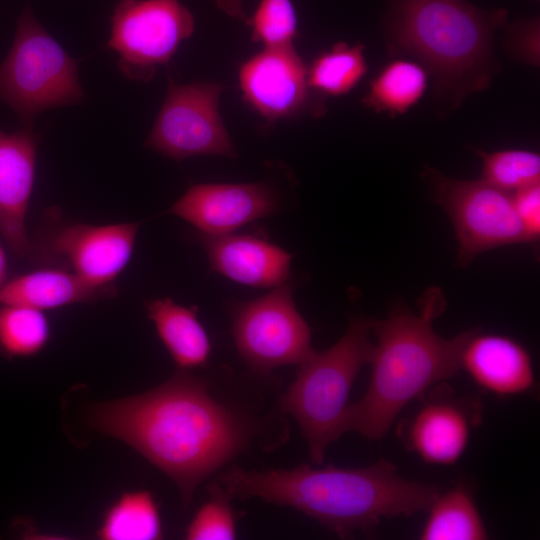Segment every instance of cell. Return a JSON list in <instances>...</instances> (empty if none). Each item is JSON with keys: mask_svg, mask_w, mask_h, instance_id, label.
Here are the masks:
<instances>
[{"mask_svg": "<svg viewBox=\"0 0 540 540\" xmlns=\"http://www.w3.org/2000/svg\"><path fill=\"white\" fill-rule=\"evenodd\" d=\"M432 197L448 214L458 242V264L468 266L485 251L528 243L515 212L511 193L482 179L448 177L426 166L422 173Z\"/></svg>", "mask_w": 540, "mask_h": 540, "instance_id": "cell-7", "label": "cell"}, {"mask_svg": "<svg viewBox=\"0 0 540 540\" xmlns=\"http://www.w3.org/2000/svg\"><path fill=\"white\" fill-rule=\"evenodd\" d=\"M370 334L369 318H354L334 345L298 365L294 381L279 397L280 410L296 420L313 464L321 465L329 445L343 434L352 386L371 358Z\"/></svg>", "mask_w": 540, "mask_h": 540, "instance_id": "cell-5", "label": "cell"}, {"mask_svg": "<svg viewBox=\"0 0 540 540\" xmlns=\"http://www.w3.org/2000/svg\"><path fill=\"white\" fill-rule=\"evenodd\" d=\"M417 411L399 425L407 449L431 465L455 464L464 454L472 430L480 423L477 399L455 396L447 386L429 391Z\"/></svg>", "mask_w": 540, "mask_h": 540, "instance_id": "cell-13", "label": "cell"}, {"mask_svg": "<svg viewBox=\"0 0 540 540\" xmlns=\"http://www.w3.org/2000/svg\"><path fill=\"white\" fill-rule=\"evenodd\" d=\"M50 326L44 311L0 303V353L8 358L34 356L44 349Z\"/></svg>", "mask_w": 540, "mask_h": 540, "instance_id": "cell-24", "label": "cell"}, {"mask_svg": "<svg viewBox=\"0 0 540 540\" xmlns=\"http://www.w3.org/2000/svg\"><path fill=\"white\" fill-rule=\"evenodd\" d=\"M139 226L136 222L50 223L30 240L28 255L45 267L72 272L98 288L116 291L115 280L132 258Z\"/></svg>", "mask_w": 540, "mask_h": 540, "instance_id": "cell-9", "label": "cell"}, {"mask_svg": "<svg viewBox=\"0 0 540 540\" xmlns=\"http://www.w3.org/2000/svg\"><path fill=\"white\" fill-rule=\"evenodd\" d=\"M307 68L293 45L264 48L239 69L243 98L268 122L321 115L324 98L309 87Z\"/></svg>", "mask_w": 540, "mask_h": 540, "instance_id": "cell-12", "label": "cell"}, {"mask_svg": "<svg viewBox=\"0 0 540 540\" xmlns=\"http://www.w3.org/2000/svg\"><path fill=\"white\" fill-rule=\"evenodd\" d=\"M115 294L116 291L98 288L72 272L46 267L7 280L0 287V303L45 311Z\"/></svg>", "mask_w": 540, "mask_h": 540, "instance_id": "cell-18", "label": "cell"}, {"mask_svg": "<svg viewBox=\"0 0 540 540\" xmlns=\"http://www.w3.org/2000/svg\"><path fill=\"white\" fill-rule=\"evenodd\" d=\"M278 197L265 183H208L190 187L169 213L194 225L203 234H228L273 214Z\"/></svg>", "mask_w": 540, "mask_h": 540, "instance_id": "cell-14", "label": "cell"}, {"mask_svg": "<svg viewBox=\"0 0 540 540\" xmlns=\"http://www.w3.org/2000/svg\"><path fill=\"white\" fill-rule=\"evenodd\" d=\"M505 46L518 61L538 66L540 60L539 19H523L511 24L507 28Z\"/></svg>", "mask_w": 540, "mask_h": 540, "instance_id": "cell-28", "label": "cell"}, {"mask_svg": "<svg viewBox=\"0 0 540 540\" xmlns=\"http://www.w3.org/2000/svg\"><path fill=\"white\" fill-rule=\"evenodd\" d=\"M418 307L415 314L404 303H396L386 319L369 318L371 333L377 339L369 361L371 378L362 398L348 405L343 434L355 432L370 440L382 439L410 402L460 370L462 348L475 329L451 339L436 333L433 321L447 307L437 286L423 293Z\"/></svg>", "mask_w": 540, "mask_h": 540, "instance_id": "cell-3", "label": "cell"}, {"mask_svg": "<svg viewBox=\"0 0 540 540\" xmlns=\"http://www.w3.org/2000/svg\"><path fill=\"white\" fill-rule=\"evenodd\" d=\"M97 537L102 540H157L163 537L158 504L150 491L123 493L106 511Z\"/></svg>", "mask_w": 540, "mask_h": 540, "instance_id": "cell-22", "label": "cell"}, {"mask_svg": "<svg viewBox=\"0 0 540 540\" xmlns=\"http://www.w3.org/2000/svg\"><path fill=\"white\" fill-rule=\"evenodd\" d=\"M428 76L425 68L416 61H390L371 80L362 103L377 113L404 114L424 95Z\"/></svg>", "mask_w": 540, "mask_h": 540, "instance_id": "cell-21", "label": "cell"}, {"mask_svg": "<svg viewBox=\"0 0 540 540\" xmlns=\"http://www.w3.org/2000/svg\"><path fill=\"white\" fill-rule=\"evenodd\" d=\"M224 87L218 83H175L169 78L164 102L144 146L176 161L200 156L235 157L219 113Z\"/></svg>", "mask_w": 540, "mask_h": 540, "instance_id": "cell-11", "label": "cell"}, {"mask_svg": "<svg viewBox=\"0 0 540 540\" xmlns=\"http://www.w3.org/2000/svg\"><path fill=\"white\" fill-rule=\"evenodd\" d=\"M194 28L192 13L179 0H120L111 17L108 47L118 53L126 77L147 82Z\"/></svg>", "mask_w": 540, "mask_h": 540, "instance_id": "cell-10", "label": "cell"}, {"mask_svg": "<svg viewBox=\"0 0 540 540\" xmlns=\"http://www.w3.org/2000/svg\"><path fill=\"white\" fill-rule=\"evenodd\" d=\"M145 305L149 319L178 369L191 371L204 367L210 357L211 343L197 318V308L179 305L168 297L150 300Z\"/></svg>", "mask_w": 540, "mask_h": 540, "instance_id": "cell-19", "label": "cell"}, {"mask_svg": "<svg viewBox=\"0 0 540 540\" xmlns=\"http://www.w3.org/2000/svg\"><path fill=\"white\" fill-rule=\"evenodd\" d=\"M292 285L231 310V329L239 355L259 375L285 365H299L313 352L311 329L297 310Z\"/></svg>", "mask_w": 540, "mask_h": 540, "instance_id": "cell-8", "label": "cell"}, {"mask_svg": "<svg viewBox=\"0 0 540 540\" xmlns=\"http://www.w3.org/2000/svg\"><path fill=\"white\" fill-rule=\"evenodd\" d=\"M217 7L228 16L238 20H245L242 0H214Z\"/></svg>", "mask_w": 540, "mask_h": 540, "instance_id": "cell-30", "label": "cell"}, {"mask_svg": "<svg viewBox=\"0 0 540 540\" xmlns=\"http://www.w3.org/2000/svg\"><path fill=\"white\" fill-rule=\"evenodd\" d=\"M246 22L252 30V41L264 44L265 48L293 45L297 35V17L291 0H261Z\"/></svg>", "mask_w": 540, "mask_h": 540, "instance_id": "cell-27", "label": "cell"}, {"mask_svg": "<svg viewBox=\"0 0 540 540\" xmlns=\"http://www.w3.org/2000/svg\"><path fill=\"white\" fill-rule=\"evenodd\" d=\"M515 212L528 243L540 236V183H535L511 193Z\"/></svg>", "mask_w": 540, "mask_h": 540, "instance_id": "cell-29", "label": "cell"}, {"mask_svg": "<svg viewBox=\"0 0 540 540\" xmlns=\"http://www.w3.org/2000/svg\"><path fill=\"white\" fill-rule=\"evenodd\" d=\"M35 167L34 136L27 131H0V233L18 256L28 255L30 250L25 221Z\"/></svg>", "mask_w": 540, "mask_h": 540, "instance_id": "cell-16", "label": "cell"}, {"mask_svg": "<svg viewBox=\"0 0 540 540\" xmlns=\"http://www.w3.org/2000/svg\"><path fill=\"white\" fill-rule=\"evenodd\" d=\"M89 420L166 474L185 507L210 475L252 448L279 447L289 434L281 416L256 413L182 369L152 390L95 405Z\"/></svg>", "mask_w": 540, "mask_h": 540, "instance_id": "cell-1", "label": "cell"}, {"mask_svg": "<svg viewBox=\"0 0 540 540\" xmlns=\"http://www.w3.org/2000/svg\"><path fill=\"white\" fill-rule=\"evenodd\" d=\"M7 281V259L0 245V287Z\"/></svg>", "mask_w": 540, "mask_h": 540, "instance_id": "cell-31", "label": "cell"}, {"mask_svg": "<svg viewBox=\"0 0 540 540\" xmlns=\"http://www.w3.org/2000/svg\"><path fill=\"white\" fill-rule=\"evenodd\" d=\"M460 370L479 387L497 396L521 395L535 387L528 350L513 338L482 334L478 328L462 348Z\"/></svg>", "mask_w": 540, "mask_h": 540, "instance_id": "cell-15", "label": "cell"}, {"mask_svg": "<svg viewBox=\"0 0 540 540\" xmlns=\"http://www.w3.org/2000/svg\"><path fill=\"white\" fill-rule=\"evenodd\" d=\"M216 481L232 499L292 507L343 539L384 519L427 511L440 492L433 484L403 478L385 459L361 468L303 463L258 471L233 465Z\"/></svg>", "mask_w": 540, "mask_h": 540, "instance_id": "cell-2", "label": "cell"}, {"mask_svg": "<svg viewBox=\"0 0 540 540\" xmlns=\"http://www.w3.org/2000/svg\"><path fill=\"white\" fill-rule=\"evenodd\" d=\"M364 48L361 43L350 46L339 42L320 53L307 68L309 87L320 95L350 92L368 70Z\"/></svg>", "mask_w": 540, "mask_h": 540, "instance_id": "cell-23", "label": "cell"}, {"mask_svg": "<svg viewBox=\"0 0 540 540\" xmlns=\"http://www.w3.org/2000/svg\"><path fill=\"white\" fill-rule=\"evenodd\" d=\"M0 99L27 123L47 109L84 99L77 62L29 5L18 18L12 47L0 65Z\"/></svg>", "mask_w": 540, "mask_h": 540, "instance_id": "cell-6", "label": "cell"}, {"mask_svg": "<svg viewBox=\"0 0 540 540\" xmlns=\"http://www.w3.org/2000/svg\"><path fill=\"white\" fill-rule=\"evenodd\" d=\"M208 499L195 513L185 530L188 540H232L236 538V519L232 499L215 480L208 487Z\"/></svg>", "mask_w": 540, "mask_h": 540, "instance_id": "cell-26", "label": "cell"}, {"mask_svg": "<svg viewBox=\"0 0 540 540\" xmlns=\"http://www.w3.org/2000/svg\"><path fill=\"white\" fill-rule=\"evenodd\" d=\"M213 271L238 283L274 288L286 283L292 255L266 240L236 234L200 237Z\"/></svg>", "mask_w": 540, "mask_h": 540, "instance_id": "cell-17", "label": "cell"}, {"mask_svg": "<svg viewBox=\"0 0 540 540\" xmlns=\"http://www.w3.org/2000/svg\"><path fill=\"white\" fill-rule=\"evenodd\" d=\"M505 9L483 10L465 0H387L384 34L393 55H407L433 77L446 112L489 87L498 64L493 38Z\"/></svg>", "mask_w": 540, "mask_h": 540, "instance_id": "cell-4", "label": "cell"}, {"mask_svg": "<svg viewBox=\"0 0 540 540\" xmlns=\"http://www.w3.org/2000/svg\"><path fill=\"white\" fill-rule=\"evenodd\" d=\"M420 532L422 540H484L489 534L471 490L457 484L439 492Z\"/></svg>", "mask_w": 540, "mask_h": 540, "instance_id": "cell-20", "label": "cell"}, {"mask_svg": "<svg viewBox=\"0 0 540 540\" xmlns=\"http://www.w3.org/2000/svg\"><path fill=\"white\" fill-rule=\"evenodd\" d=\"M475 151L482 159L481 179L498 189L513 193L540 183V156L536 152L521 149Z\"/></svg>", "mask_w": 540, "mask_h": 540, "instance_id": "cell-25", "label": "cell"}]
</instances>
